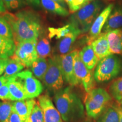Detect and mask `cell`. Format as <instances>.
Listing matches in <instances>:
<instances>
[{
  "label": "cell",
  "instance_id": "cell-32",
  "mask_svg": "<svg viewBox=\"0 0 122 122\" xmlns=\"http://www.w3.org/2000/svg\"><path fill=\"white\" fill-rule=\"evenodd\" d=\"M2 1L8 10L17 9L24 4L23 0H2Z\"/></svg>",
  "mask_w": 122,
  "mask_h": 122
},
{
  "label": "cell",
  "instance_id": "cell-17",
  "mask_svg": "<svg viewBox=\"0 0 122 122\" xmlns=\"http://www.w3.org/2000/svg\"><path fill=\"white\" fill-rule=\"evenodd\" d=\"M80 34V30L76 28L61 39L58 44V50L61 55L66 54L71 52L73 44L79 35Z\"/></svg>",
  "mask_w": 122,
  "mask_h": 122
},
{
  "label": "cell",
  "instance_id": "cell-6",
  "mask_svg": "<svg viewBox=\"0 0 122 122\" xmlns=\"http://www.w3.org/2000/svg\"><path fill=\"white\" fill-rule=\"evenodd\" d=\"M49 66L42 81L50 91L57 92L62 89L64 80L61 71L59 56H55L48 59Z\"/></svg>",
  "mask_w": 122,
  "mask_h": 122
},
{
  "label": "cell",
  "instance_id": "cell-11",
  "mask_svg": "<svg viewBox=\"0 0 122 122\" xmlns=\"http://www.w3.org/2000/svg\"><path fill=\"white\" fill-rule=\"evenodd\" d=\"M114 9V5L110 4L105 7L98 15L93 23L90 28L87 41L88 45H91L92 42L98 37L101 33L102 30L109 18L110 15Z\"/></svg>",
  "mask_w": 122,
  "mask_h": 122
},
{
  "label": "cell",
  "instance_id": "cell-28",
  "mask_svg": "<svg viewBox=\"0 0 122 122\" xmlns=\"http://www.w3.org/2000/svg\"><path fill=\"white\" fill-rule=\"evenodd\" d=\"M114 99L120 102L122 100V76L112 82L109 89Z\"/></svg>",
  "mask_w": 122,
  "mask_h": 122
},
{
  "label": "cell",
  "instance_id": "cell-14",
  "mask_svg": "<svg viewBox=\"0 0 122 122\" xmlns=\"http://www.w3.org/2000/svg\"><path fill=\"white\" fill-rule=\"evenodd\" d=\"M36 103V101L33 99L16 101L13 103L12 110L15 111L25 122L30 117Z\"/></svg>",
  "mask_w": 122,
  "mask_h": 122
},
{
  "label": "cell",
  "instance_id": "cell-3",
  "mask_svg": "<svg viewBox=\"0 0 122 122\" xmlns=\"http://www.w3.org/2000/svg\"><path fill=\"white\" fill-rule=\"evenodd\" d=\"M102 6V3L100 0L89 2L71 15L70 18V23L80 30L81 33L87 32L100 14Z\"/></svg>",
  "mask_w": 122,
  "mask_h": 122
},
{
  "label": "cell",
  "instance_id": "cell-13",
  "mask_svg": "<svg viewBox=\"0 0 122 122\" xmlns=\"http://www.w3.org/2000/svg\"><path fill=\"white\" fill-rule=\"evenodd\" d=\"M91 45L98 60L111 55L106 33H101L98 37L94 40Z\"/></svg>",
  "mask_w": 122,
  "mask_h": 122
},
{
  "label": "cell",
  "instance_id": "cell-45",
  "mask_svg": "<svg viewBox=\"0 0 122 122\" xmlns=\"http://www.w3.org/2000/svg\"><path fill=\"white\" fill-rule=\"evenodd\" d=\"M110 1H112V0H110Z\"/></svg>",
  "mask_w": 122,
  "mask_h": 122
},
{
  "label": "cell",
  "instance_id": "cell-16",
  "mask_svg": "<svg viewBox=\"0 0 122 122\" xmlns=\"http://www.w3.org/2000/svg\"><path fill=\"white\" fill-rule=\"evenodd\" d=\"M8 85L11 101H21L27 100V97L23 85L16 79V75L9 79Z\"/></svg>",
  "mask_w": 122,
  "mask_h": 122
},
{
  "label": "cell",
  "instance_id": "cell-40",
  "mask_svg": "<svg viewBox=\"0 0 122 122\" xmlns=\"http://www.w3.org/2000/svg\"><path fill=\"white\" fill-rule=\"evenodd\" d=\"M53 1H56V2H58V4H60L61 6H62V5H63V6H62L65 7V3H64V2H65V1H64L63 0H53Z\"/></svg>",
  "mask_w": 122,
  "mask_h": 122
},
{
  "label": "cell",
  "instance_id": "cell-36",
  "mask_svg": "<svg viewBox=\"0 0 122 122\" xmlns=\"http://www.w3.org/2000/svg\"><path fill=\"white\" fill-rule=\"evenodd\" d=\"M5 6L4 3L3 2L2 0H0V15L2 14L6 11Z\"/></svg>",
  "mask_w": 122,
  "mask_h": 122
},
{
  "label": "cell",
  "instance_id": "cell-41",
  "mask_svg": "<svg viewBox=\"0 0 122 122\" xmlns=\"http://www.w3.org/2000/svg\"><path fill=\"white\" fill-rule=\"evenodd\" d=\"M120 39H121L122 45V30H121V31H120Z\"/></svg>",
  "mask_w": 122,
  "mask_h": 122
},
{
  "label": "cell",
  "instance_id": "cell-31",
  "mask_svg": "<svg viewBox=\"0 0 122 122\" xmlns=\"http://www.w3.org/2000/svg\"><path fill=\"white\" fill-rule=\"evenodd\" d=\"M67 4L70 12L75 13L88 4L87 0H63Z\"/></svg>",
  "mask_w": 122,
  "mask_h": 122
},
{
  "label": "cell",
  "instance_id": "cell-1",
  "mask_svg": "<svg viewBox=\"0 0 122 122\" xmlns=\"http://www.w3.org/2000/svg\"><path fill=\"white\" fill-rule=\"evenodd\" d=\"M0 15L10 24L15 45L24 41L37 40L41 30L40 20L33 11L24 10L16 14L6 11Z\"/></svg>",
  "mask_w": 122,
  "mask_h": 122
},
{
  "label": "cell",
  "instance_id": "cell-10",
  "mask_svg": "<svg viewBox=\"0 0 122 122\" xmlns=\"http://www.w3.org/2000/svg\"><path fill=\"white\" fill-rule=\"evenodd\" d=\"M77 51V50H74L66 54L59 56L63 80L71 86H75L80 84L76 77L74 67V59Z\"/></svg>",
  "mask_w": 122,
  "mask_h": 122
},
{
  "label": "cell",
  "instance_id": "cell-38",
  "mask_svg": "<svg viewBox=\"0 0 122 122\" xmlns=\"http://www.w3.org/2000/svg\"><path fill=\"white\" fill-rule=\"evenodd\" d=\"M9 81V79L5 77L4 76H0V87Z\"/></svg>",
  "mask_w": 122,
  "mask_h": 122
},
{
  "label": "cell",
  "instance_id": "cell-19",
  "mask_svg": "<svg viewBox=\"0 0 122 122\" xmlns=\"http://www.w3.org/2000/svg\"><path fill=\"white\" fill-rule=\"evenodd\" d=\"M80 57L85 66L92 71L97 66L99 60L91 45H88L79 51Z\"/></svg>",
  "mask_w": 122,
  "mask_h": 122
},
{
  "label": "cell",
  "instance_id": "cell-34",
  "mask_svg": "<svg viewBox=\"0 0 122 122\" xmlns=\"http://www.w3.org/2000/svg\"><path fill=\"white\" fill-rule=\"evenodd\" d=\"M9 122H24L19 117V115L12 110V112L10 117Z\"/></svg>",
  "mask_w": 122,
  "mask_h": 122
},
{
  "label": "cell",
  "instance_id": "cell-4",
  "mask_svg": "<svg viewBox=\"0 0 122 122\" xmlns=\"http://www.w3.org/2000/svg\"><path fill=\"white\" fill-rule=\"evenodd\" d=\"M122 73V59L111 54L99 61L94 74V80L99 83L113 80Z\"/></svg>",
  "mask_w": 122,
  "mask_h": 122
},
{
  "label": "cell",
  "instance_id": "cell-2",
  "mask_svg": "<svg viewBox=\"0 0 122 122\" xmlns=\"http://www.w3.org/2000/svg\"><path fill=\"white\" fill-rule=\"evenodd\" d=\"M54 100L64 122H72L83 117L84 109L83 103L70 86L58 91Z\"/></svg>",
  "mask_w": 122,
  "mask_h": 122
},
{
  "label": "cell",
  "instance_id": "cell-33",
  "mask_svg": "<svg viewBox=\"0 0 122 122\" xmlns=\"http://www.w3.org/2000/svg\"><path fill=\"white\" fill-rule=\"evenodd\" d=\"M8 83V82H7ZM5 84L0 87V100L2 101H11L8 83Z\"/></svg>",
  "mask_w": 122,
  "mask_h": 122
},
{
  "label": "cell",
  "instance_id": "cell-7",
  "mask_svg": "<svg viewBox=\"0 0 122 122\" xmlns=\"http://www.w3.org/2000/svg\"><path fill=\"white\" fill-rule=\"evenodd\" d=\"M37 43V40H32L16 44L15 51L11 58L20 62L24 67H31L38 58L36 48Z\"/></svg>",
  "mask_w": 122,
  "mask_h": 122
},
{
  "label": "cell",
  "instance_id": "cell-23",
  "mask_svg": "<svg viewBox=\"0 0 122 122\" xmlns=\"http://www.w3.org/2000/svg\"><path fill=\"white\" fill-rule=\"evenodd\" d=\"M24 67V66L20 62L12 58H9L3 76L8 79L11 78L20 72Z\"/></svg>",
  "mask_w": 122,
  "mask_h": 122
},
{
  "label": "cell",
  "instance_id": "cell-18",
  "mask_svg": "<svg viewBox=\"0 0 122 122\" xmlns=\"http://www.w3.org/2000/svg\"><path fill=\"white\" fill-rule=\"evenodd\" d=\"M121 29L111 30L106 33L107 39L111 54L122 55V45L120 39Z\"/></svg>",
  "mask_w": 122,
  "mask_h": 122
},
{
  "label": "cell",
  "instance_id": "cell-37",
  "mask_svg": "<svg viewBox=\"0 0 122 122\" xmlns=\"http://www.w3.org/2000/svg\"><path fill=\"white\" fill-rule=\"evenodd\" d=\"M26 1L30 4L33 6H38L41 4L40 0H26Z\"/></svg>",
  "mask_w": 122,
  "mask_h": 122
},
{
  "label": "cell",
  "instance_id": "cell-24",
  "mask_svg": "<svg viewBox=\"0 0 122 122\" xmlns=\"http://www.w3.org/2000/svg\"><path fill=\"white\" fill-rule=\"evenodd\" d=\"M76 28L71 23L67 24L65 26L60 27V28H57L50 27L48 29L49 37V39H52L54 37H56L57 39H62Z\"/></svg>",
  "mask_w": 122,
  "mask_h": 122
},
{
  "label": "cell",
  "instance_id": "cell-26",
  "mask_svg": "<svg viewBox=\"0 0 122 122\" xmlns=\"http://www.w3.org/2000/svg\"><path fill=\"white\" fill-rule=\"evenodd\" d=\"M97 122H119L117 107H110L101 115Z\"/></svg>",
  "mask_w": 122,
  "mask_h": 122
},
{
  "label": "cell",
  "instance_id": "cell-29",
  "mask_svg": "<svg viewBox=\"0 0 122 122\" xmlns=\"http://www.w3.org/2000/svg\"><path fill=\"white\" fill-rule=\"evenodd\" d=\"M0 36L7 39H13V31L10 24L1 15H0Z\"/></svg>",
  "mask_w": 122,
  "mask_h": 122
},
{
  "label": "cell",
  "instance_id": "cell-43",
  "mask_svg": "<svg viewBox=\"0 0 122 122\" xmlns=\"http://www.w3.org/2000/svg\"><path fill=\"white\" fill-rule=\"evenodd\" d=\"M88 2H90V1H93V0H87Z\"/></svg>",
  "mask_w": 122,
  "mask_h": 122
},
{
  "label": "cell",
  "instance_id": "cell-25",
  "mask_svg": "<svg viewBox=\"0 0 122 122\" xmlns=\"http://www.w3.org/2000/svg\"><path fill=\"white\" fill-rule=\"evenodd\" d=\"M36 48L38 58H46L49 57L51 53V47L49 41L46 37H42L37 42Z\"/></svg>",
  "mask_w": 122,
  "mask_h": 122
},
{
  "label": "cell",
  "instance_id": "cell-9",
  "mask_svg": "<svg viewBox=\"0 0 122 122\" xmlns=\"http://www.w3.org/2000/svg\"><path fill=\"white\" fill-rule=\"evenodd\" d=\"M74 72L76 79L80 84H82L85 91L89 93L94 89V77L92 71L85 66L80 57L78 50L74 59Z\"/></svg>",
  "mask_w": 122,
  "mask_h": 122
},
{
  "label": "cell",
  "instance_id": "cell-39",
  "mask_svg": "<svg viewBox=\"0 0 122 122\" xmlns=\"http://www.w3.org/2000/svg\"><path fill=\"white\" fill-rule=\"evenodd\" d=\"M117 110L119 114V122H122V109L120 107H117Z\"/></svg>",
  "mask_w": 122,
  "mask_h": 122
},
{
  "label": "cell",
  "instance_id": "cell-12",
  "mask_svg": "<svg viewBox=\"0 0 122 122\" xmlns=\"http://www.w3.org/2000/svg\"><path fill=\"white\" fill-rule=\"evenodd\" d=\"M38 101L43 112L45 122H63L60 113L49 96L46 94L40 96Z\"/></svg>",
  "mask_w": 122,
  "mask_h": 122
},
{
  "label": "cell",
  "instance_id": "cell-8",
  "mask_svg": "<svg viewBox=\"0 0 122 122\" xmlns=\"http://www.w3.org/2000/svg\"><path fill=\"white\" fill-rule=\"evenodd\" d=\"M16 77L23 85L28 99L39 97L43 91L41 83L30 70H24L16 75Z\"/></svg>",
  "mask_w": 122,
  "mask_h": 122
},
{
  "label": "cell",
  "instance_id": "cell-27",
  "mask_svg": "<svg viewBox=\"0 0 122 122\" xmlns=\"http://www.w3.org/2000/svg\"><path fill=\"white\" fill-rule=\"evenodd\" d=\"M13 109V103L8 101H0V122H9Z\"/></svg>",
  "mask_w": 122,
  "mask_h": 122
},
{
  "label": "cell",
  "instance_id": "cell-44",
  "mask_svg": "<svg viewBox=\"0 0 122 122\" xmlns=\"http://www.w3.org/2000/svg\"><path fill=\"white\" fill-rule=\"evenodd\" d=\"M120 102H121V103H122V100L121 101H120Z\"/></svg>",
  "mask_w": 122,
  "mask_h": 122
},
{
  "label": "cell",
  "instance_id": "cell-20",
  "mask_svg": "<svg viewBox=\"0 0 122 122\" xmlns=\"http://www.w3.org/2000/svg\"><path fill=\"white\" fill-rule=\"evenodd\" d=\"M16 45L14 39L0 36V58L7 59L14 53Z\"/></svg>",
  "mask_w": 122,
  "mask_h": 122
},
{
  "label": "cell",
  "instance_id": "cell-30",
  "mask_svg": "<svg viewBox=\"0 0 122 122\" xmlns=\"http://www.w3.org/2000/svg\"><path fill=\"white\" fill-rule=\"evenodd\" d=\"M29 122H45L42 110L39 103H36L28 118Z\"/></svg>",
  "mask_w": 122,
  "mask_h": 122
},
{
  "label": "cell",
  "instance_id": "cell-21",
  "mask_svg": "<svg viewBox=\"0 0 122 122\" xmlns=\"http://www.w3.org/2000/svg\"><path fill=\"white\" fill-rule=\"evenodd\" d=\"M48 66V60L45 58H38L31 66L32 72L36 78L42 81Z\"/></svg>",
  "mask_w": 122,
  "mask_h": 122
},
{
  "label": "cell",
  "instance_id": "cell-15",
  "mask_svg": "<svg viewBox=\"0 0 122 122\" xmlns=\"http://www.w3.org/2000/svg\"><path fill=\"white\" fill-rule=\"evenodd\" d=\"M122 28V6L114 7L103 27V33Z\"/></svg>",
  "mask_w": 122,
  "mask_h": 122
},
{
  "label": "cell",
  "instance_id": "cell-5",
  "mask_svg": "<svg viewBox=\"0 0 122 122\" xmlns=\"http://www.w3.org/2000/svg\"><path fill=\"white\" fill-rule=\"evenodd\" d=\"M111 99V96L103 88L93 89L88 93L85 100V109L87 115L90 118L97 119L105 110Z\"/></svg>",
  "mask_w": 122,
  "mask_h": 122
},
{
  "label": "cell",
  "instance_id": "cell-35",
  "mask_svg": "<svg viewBox=\"0 0 122 122\" xmlns=\"http://www.w3.org/2000/svg\"><path fill=\"white\" fill-rule=\"evenodd\" d=\"M9 58H0V76L4 73L5 68L6 67V66L9 62Z\"/></svg>",
  "mask_w": 122,
  "mask_h": 122
},
{
  "label": "cell",
  "instance_id": "cell-42",
  "mask_svg": "<svg viewBox=\"0 0 122 122\" xmlns=\"http://www.w3.org/2000/svg\"><path fill=\"white\" fill-rule=\"evenodd\" d=\"M24 122H28V119H27L26 120H25V121Z\"/></svg>",
  "mask_w": 122,
  "mask_h": 122
},
{
  "label": "cell",
  "instance_id": "cell-22",
  "mask_svg": "<svg viewBox=\"0 0 122 122\" xmlns=\"http://www.w3.org/2000/svg\"><path fill=\"white\" fill-rule=\"evenodd\" d=\"M41 4L44 9L48 11L62 16H67L69 11L65 7L53 0H40Z\"/></svg>",
  "mask_w": 122,
  "mask_h": 122
}]
</instances>
